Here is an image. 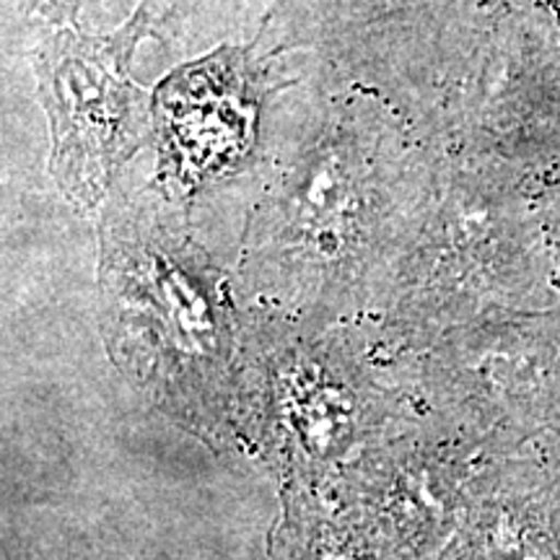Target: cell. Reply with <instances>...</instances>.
<instances>
[{
	"label": "cell",
	"mask_w": 560,
	"mask_h": 560,
	"mask_svg": "<svg viewBox=\"0 0 560 560\" xmlns=\"http://www.w3.org/2000/svg\"><path fill=\"white\" fill-rule=\"evenodd\" d=\"M143 19L120 32H60L37 60L39 94L50 120V170L68 198L96 206L143 136V89L132 81V55Z\"/></svg>",
	"instance_id": "6da1fadb"
},
{
	"label": "cell",
	"mask_w": 560,
	"mask_h": 560,
	"mask_svg": "<svg viewBox=\"0 0 560 560\" xmlns=\"http://www.w3.org/2000/svg\"><path fill=\"white\" fill-rule=\"evenodd\" d=\"M382 143L355 122H332L301 151L260 219V247L301 283L340 278L369 244L384 195Z\"/></svg>",
	"instance_id": "7a4b0ae2"
},
{
	"label": "cell",
	"mask_w": 560,
	"mask_h": 560,
	"mask_svg": "<svg viewBox=\"0 0 560 560\" xmlns=\"http://www.w3.org/2000/svg\"><path fill=\"white\" fill-rule=\"evenodd\" d=\"M107 301L112 319L132 342L164 350L172 361L215 359L223 317L198 257L149 221H112Z\"/></svg>",
	"instance_id": "3957f363"
},
{
	"label": "cell",
	"mask_w": 560,
	"mask_h": 560,
	"mask_svg": "<svg viewBox=\"0 0 560 560\" xmlns=\"http://www.w3.org/2000/svg\"><path fill=\"white\" fill-rule=\"evenodd\" d=\"M257 115L260 86L242 52L221 50L174 70L153 100L161 166L182 187L219 177L247 153Z\"/></svg>",
	"instance_id": "277c9868"
}]
</instances>
